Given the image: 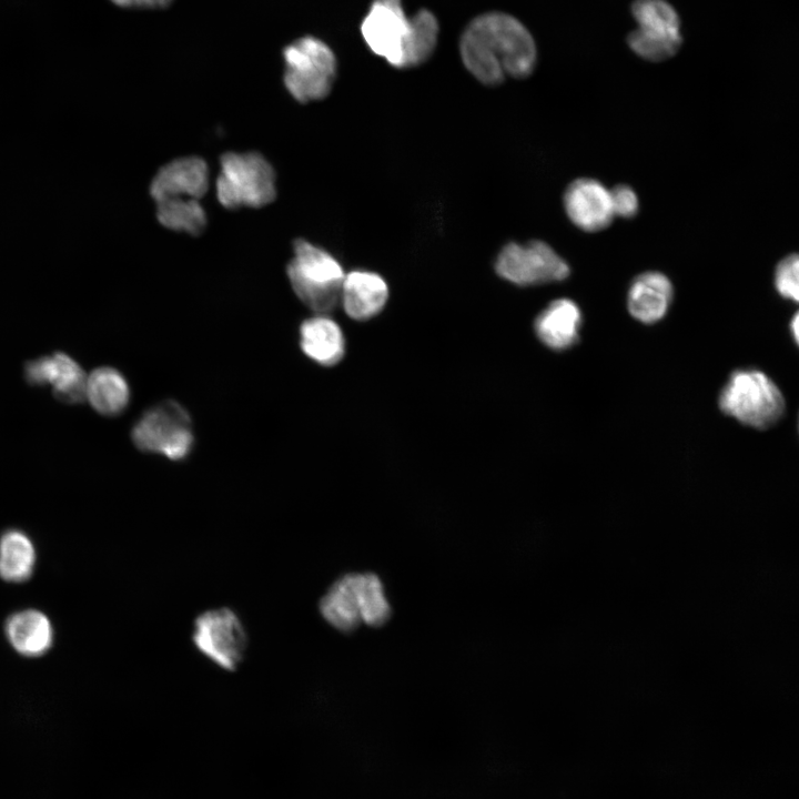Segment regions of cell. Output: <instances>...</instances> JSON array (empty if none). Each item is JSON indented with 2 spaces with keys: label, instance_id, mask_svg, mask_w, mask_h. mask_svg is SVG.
Segmentation results:
<instances>
[{
  "label": "cell",
  "instance_id": "cell-1",
  "mask_svg": "<svg viewBox=\"0 0 799 799\" xmlns=\"http://www.w3.org/2000/svg\"><path fill=\"white\" fill-rule=\"evenodd\" d=\"M459 50L466 69L486 85L499 84L506 77L526 78L537 60L536 44L526 27L500 12L474 19L462 36Z\"/></svg>",
  "mask_w": 799,
  "mask_h": 799
},
{
  "label": "cell",
  "instance_id": "cell-2",
  "mask_svg": "<svg viewBox=\"0 0 799 799\" xmlns=\"http://www.w3.org/2000/svg\"><path fill=\"white\" fill-rule=\"evenodd\" d=\"M286 273L297 297L316 314L327 315L341 303L345 273L324 249L304 239L296 240Z\"/></svg>",
  "mask_w": 799,
  "mask_h": 799
},
{
  "label": "cell",
  "instance_id": "cell-3",
  "mask_svg": "<svg viewBox=\"0 0 799 799\" xmlns=\"http://www.w3.org/2000/svg\"><path fill=\"white\" fill-rule=\"evenodd\" d=\"M284 85L300 103L326 98L335 82L337 61L332 49L321 39L304 36L283 50Z\"/></svg>",
  "mask_w": 799,
  "mask_h": 799
},
{
  "label": "cell",
  "instance_id": "cell-4",
  "mask_svg": "<svg viewBox=\"0 0 799 799\" xmlns=\"http://www.w3.org/2000/svg\"><path fill=\"white\" fill-rule=\"evenodd\" d=\"M275 195V172L263 155L227 152L221 156L216 196L224 208H261Z\"/></svg>",
  "mask_w": 799,
  "mask_h": 799
},
{
  "label": "cell",
  "instance_id": "cell-5",
  "mask_svg": "<svg viewBox=\"0 0 799 799\" xmlns=\"http://www.w3.org/2000/svg\"><path fill=\"white\" fill-rule=\"evenodd\" d=\"M719 405L727 415L760 429L773 425L785 409L777 385L755 370L735 372L721 391Z\"/></svg>",
  "mask_w": 799,
  "mask_h": 799
},
{
  "label": "cell",
  "instance_id": "cell-6",
  "mask_svg": "<svg viewBox=\"0 0 799 799\" xmlns=\"http://www.w3.org/2000/svg\"><path fill=\"white\" fill-rule=\"evenodd\" d=\"M131 438L141 452L161 454L171 461L185 458L194 443L189 413L171 400L145 411L133 425Z\"/></svg>",
  "mask_w": 799,
  "mask_h": 799
},
{
  "label": "cell",
  "instance_id": "cell-7",
  "mask_svg": "<svg viewBox=\"0 0 799 799\" xmlns=\"http://www.w3.org/2000/svg\"><path fill=\"white\" fill-rule=\"evenodd\" d=\"M361 32L371 51L392 67L412 68L413 21L401 0H375L362 21Z\"/></svg>",
  "mask_w": 799,
  "mask_h": 799
},
{
  "label": "cell",
  "instance_id": "cell-8",
  "mask_svg": "<svg viewBox=\"0 0 799 799\" xmlns=\"http://www.w3.org/2000/svg\"><path fill=\"white\" fill-rule=\"evenodd\" d=\"M496 273L505 281L533 286L558 282L569 275L567 262L546 242H509L497 254Z\"/></svg>",
  "mask_w": 799,
  "mask_h": 799
},
{
  "label": "cell",
  "instance_id": "cell-9",
  "mask_svg": "<svg viewBox=\"0 0 799 799\" xmlns=\"http://www.w3.org/2000/svg\"><path fill=\"white\" fill-rule=\"evenodd\" d=\"M192 640L205 657L229 671L239 666L247 646V635L239 616L226 607L199 615Z\"/></svg>",
  "mask_w": 799,
  "mask_h": 799
},
{
  "label": "cell",
  "instance_id": "cell-10",
  "mask_svg": "<svg viewBox=\"0 0 799 799\" xmlns=\"http://www.w3.org/2000/svg\"><path fill=\"white\" fill-rule=\"evenodd\" d=\"M23 375L30 385H51L55 398L64 403L77 404L85 400V372L74 358L63 352L28 361Z\"/></svg>",
  "mask_w": 799,
  "mask_h": 799
},
{
  "label": "cell",
  "instance_id": "cell-11",
  "mask_svg": "<svg viewBox=\"0 0 799 799\" xmlns=\"http://www.w3.org/2000/svg\"><path fill=\"white\" fill-rule=\"evenodd\" d=\"M564 208L568 219L586 232L607 227L615 216L610 191L599 181L589 178L577 179L567 186Z\"/></svg>",
  "mask_w": 799,
  "mask_h": 799
},
{
  "label": "cell",
  "instance_id": "cell-12",
  "mask_svg": "<svg viewBox=\"0 0 799 799\" xmlns=\"http://www.w3.org/2000/svg\"><path fill=\"white\" fill-rule=\"evenodd\" d=\"M209 189V168L199 156H185L163 165L154 175L150 193L153 200L168 198L201 199Z\"/></svg>",
  "mask_w": 799,
  "mask_h": 799
},
{
  "label": "cell",
  "instance_id": "cell-13",
  "mask_svg": "<svg viewBox=\"0 0 799 799\" xmlns=\"http://www.w3.org/2000/svg\"><path fill=\"white\" fill-rule=\"evenodd\" d=\"M388 295L383 276L373 271L355 270L344 276L341 304L351 318L366 321L382 312Z\"/></svg>",
  "mask_w": 799,
  "mask_h": 799
},
{
  "label": "cell",
  "instance_id": "cell-14",
  "mask_svg": "<svg viewBox=\"0 0 799 799\" xmlns=\"http://www.w3.org/2000/svg\"><path fill=\"white\" fill-rule=\"evenodd\" d=\"M10 646L23 657H41L52 647L54 630L49 617L34 608L12 613L4 621Z\"/></svg>",
  "mask_w": 799,
  "mask_h": 799
},
{
  "label": "cell",
  "instance_id": "cell-15",
  "mask_svg": "<svg viewBox=\"0 0 799 799\" xmlns=\"http://www.w3.org/2000/svg\"><path fill=\"white\" fill-rule=\"evenodd\" d=\"M300 345L309 358L324 366L337 364L345 354V337L340 325L324 314L301 324Z\"/></svg>",
  "mask_w": 799,
  "mask_h": 799
},
{
  "label": "cell",
  "instance_id": "cell-16",
  "mask_svg": "<svg viewBox=\"0 0 799 799\" xmlns=\"http://www.w3.org/2000/svg\"><path fill=\"white\" fill-rule=\"evenodd\" d=\"M581 314L575 302L558 299L549 303L536 317L538 338L553 350H565L578 340Z\"/></svg>",
  "mask_w": 799,
  "mask_h": 799
},
{
  "label": "cell",
  "instance_id": "cell-17",
  "mask_svg": "<svg viewBox=\"0 0 799 799\" xmlns=\"http://www.w3.org/2000/svg\"><path fill=\"white\" fill-rule=\"evenodd\" d=\"M671 299L672 286L668 277L659 272H646L633 281L627 304L636 320L650 324L664 317Z\"/></svg>",
  "mask_w": 799,
  "mask_h": 799
},
{
  "label": "cell",
  "instance_id": "cell-18",
  "mask_svg": "<svg viewBox=\"0 0 799 799\" xmlns=\"http://www.w3.org/2000/svg\"><path fill=\"white\" fill-rule=\"evenodd\" d=\"M322 617L342 633L355 630L361 619L360 598L356 586V573L337 578L320 600Z\"/></svg>",
  "mask_w": 799,
  "mask_h": 799
},
{
  "label": "cell",
  "instance_id": "cell-19",
  "mask_svg": "<svg viewBox=\"0 0 799 799\" xmlns=\"http://www.w3.org/2000/svg\"><path fill=\"white\" fill-rule=\"evenodd\" d=\"M130 396L128 381L114 367L100 366L87 376L85 400L101 415L121 414L127 408Z\"/></svg>",
  "mask_w": 799,
  "mask_h": 799
},
{
  "label": "cell",
  "instance_id": "cell-20",
  "mask_svg": "<svg viewBox=\"0 0 799 799\" xmlns=\"http://www.w3.org/2000/svg\"><path fill=\"white\" fill-rule=\"evenodd\" d=\"M36 563V547L27 533L8 528L0 535V577L3 580L27 581L33 575Z\"/></svg>",
  "mask_w": 799,
  "mask_h": 799
},
{
  "label": "cell",
  "instance_id": "cell-21",
  "mask_svg": "<svg viewBox=\"0 0 799 799\" xmlns=\"http://www.w3.org/2000/svg\"><path fill=\"white\" fill-rule=\"evenodd\" d=\"M630 12L640 33L669 40H682L680 18L667 0H635Z\"/></svg>",
  "mask_w": 799,
  "mask_h": 799
},
{
  "label": "cell",
  "instance_id": "cell-22",
  "mask_svg": "<svg viewBox=\"0 0 799 799\" xmlns=\"http://www.w3.org/2000/svg\"><path fill=\"white\" fill-rule=\"evenodd\" d=\"M156 203L158 221L166 229L199 235L206 225V214L199 200L168 198Z\"/></svg>",
  "mask_w": 799,
  "mask_h": 799
},
{
  "label": "cell",
  "instance_id": "cell-23",
  "mask_svg": "<svg viewBox=\"0 0 799 799\" xmlns=\"http://www.w3.org/2000/svg\"><path fill=\"white\" fill-rule=\"evenodd\" d=\"M362 623L381 627L391 617V606L380 577L373 573H356Z\"/></svg>",
  "mask_w": 799,
  "mask_h": 799
},
{
  "label": "cell",
  "instance_id": "cell-24",
  "mask_svg": "<svg viewBox=\"0 0 799 799\" xmlns=\"http://www.w3.org/2000/svg\"><path fill=\"white\" fill-rule=\"evenodd\" d=\"M413 20L412 63L413 67L425 62L434 52L438 37V23L428 10H419Z\"/></svg>",
  "mask_w": 799,
  "mask_h": 799
},
{
  "label": "cell",
  "instance_id": "cell-25",
  "mask_svg": "<svg viewBox=\"0 0 799 799\" xmlns=\"http://www.w3.org/2000/svg\"><path fill=\"white\" fill-rule=\"evenodd\" d=\"M798 276L799 260L797 254H790L779 262L775 273V284L781 296L795 302L798 301Z\"/></svg>",
  "mask_w": 799,
  "mask_h": 799
},
{
  "label": "cell",
  "instance_id": "cell-26",
  "mask_svg": "<svg viewBox=\"0 0 799 799\" xmlns=\"http://www.w3.org/2000/svg\"><path fill=\"white\" fill-rule=\"evenodd\" d=\"M609 191L614 215L631 218L637 213L638 199L630 186L617 185Z\"/></svg>",
  "mask_w": 799,
  "mask_h": 799
},
{
  "label": "cell",
  "instance_id": "cell-27",
  "mask_svg": "<svg viewBox=\"0 0 799 799\" xmlns=\"http://www.w3.org/2000/svg\"><path fill=\"white\" fill-rule=\"evenodd\" d=\"M111 3L123 9H164L174 0H109Z\"/></svg>",
  "mask_w": 799,
  "mask_h": 799
},
{
  "label": "cell",
  "instance_id": "cell-28",
  "mask_svg": "<svg viewBox=\"0 0 799 799\" xmlns=\"http://www.w3.org/2000/svg\"><path fill=\"white\" fill-rule=\"evenodd\" d=\"M790 328H791V331H792L793 338H795L796 341H798V337H799V333H798V328H799V317H798V314H796V315L793 316V318H792V321H791V323H790Z\"/></svg>",
  "mask_w": 799,
  "mask_h": 799
}]
</instances>
